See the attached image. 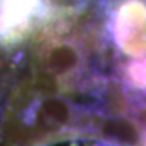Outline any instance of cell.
Masks as SVG:
<instances>
[{
    "mask_svg": "<svg viewBox=\"0 0 146 146\" xmlns=\"http://www.w3.org/2000/svg\"><path fill=\"white\" fill-rule=\"evenodd\" d=\"M65 34L64 85L81 135L146 146V0H77Z\"/></svg>",
    "mask_w": 146,
    "mask_h": 146,
    "instance_id": "cell-1",
    "label": "cell"
},
{
    "mask_svg": "<svg viewBox=\"0 0 146 146\" xmlns=\"http://www.w3.org/2000/svg\"><path fill=\"white\" fill-rule=\"evenodd\" d=\"M64 8L57 0H0V43L34 38Z\"/></svg>",
    "mask_w": 146,
    "mask_h": 146,
    "instance_id": "cell-2",
    "label": "cell"
}]
</instances>
